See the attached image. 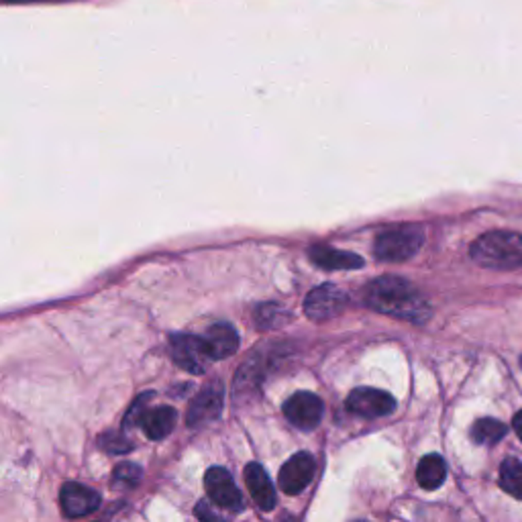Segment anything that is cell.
I'll return each instance as SVG.
<instances>
[{"mask_svg": "<svg viewBox=\"0 0 522 522\" xmlns=\"http://www.w3.org/2000/svg\"><path fill=\"white\" fill-rule=\"evenodd\" d=\"M322 413H325L322 400L312 392H296L284 404V416L300 431H311L319 426Z\"/></svg>", "mask_w": 522, "mask_h": 522, "instance_id": "52a82bcc", "label": "cell"}, {"mask_svg": "<svg viewBox=\"0 0 522 522\" xmlns=\"http://www.w3.org/2000/svg\"><path fill=\"white\" fill-rule=\"evenodd\" d=\"M447 480V463L437 453L424 455L416 467V482L423 490H437Z\"/></svg>", "mask_w": 522, "mask_h": 522, "instance_id": "2e32d148", "label": "cell"}, {"mask_svg": "<svg viewBox=\"0 0 522 522\" xmlns=\"http://www.w3.org/2000/svg\"><path fill=\"white\" fill-rule=\"evenodd\" d=\"M204 349L209 353V359H227L237 353L239 349V335L231 325L227 322H218L212 325L207 333L202 335Z\"/></svg>", "mask_w": 522, "mask_h": 522, "instance_id": "7c38bea8", "label": "cell"}, {"mask_svg": "<svg viewBox=\"0 0 522 522\" xmlns=\"http://www.w3.org/2000/svg\"><path fill=\"white\" fill-rule=\"evenodd\" d=\"M424 244V231L418 225H400L392 227L384 233L378 235L376 245H373V252H376L378 260L389 261V263H398L406 261L410 257H415Z\"/></svg>", "mask_w": 522, "mask_h": 522, "instance_id": "3957f363", "label": "cell"}, {"mask_svg": "<svg viewBox=\"0 0 522 522\" xmlns=\"http://www.w3.org/2000/svg\"><path fill=\"white\" fill-rule=\"evenodd\" d=\"M353 522H365V520H353Z\"/></svg>", "mask_w": 522, "mask_h": 522, "instance_id": "4316f807", "label": "cell"}, {"mask_svg": "<svg viewBox=\"0 0 522 522\" xmlns=\"http://www.w3.org/2000/svg\"><path fill=\"white\" fill-rule=\"evenodd\" d=\"M172 357L175 365L190 373H202L204 362L209 359V353L204 349L202 337L194 335H174L172 337Z\"/></svg>", "mask_w": 522, "mask_h": 522, "instance_id": "8fae6325", "label": "cell"}, {"mask_svg": "<svg viewBox=\"0 0 522 522\" xmlns=\"http://www.w3.org/2000/svg\"><path fill=\"white\" fill-rule=\"evenodd\" d=\"M512 426H514V432H517L518 439L522 441V410H518L517 415H514V421H512Z\"/></svg>", "mask_w": 522, "mask_h": 522, "instance_id": "cb8c5ba5", "label": "cell"}, {"mask_svg": "<svg viewBox=\"0 0 522 522\" xmlns=\"http://www.w3.org/2000/svg\"><path fill=\"white\" fill-rule=\"evenodd\" d=\"M175 423H178V413H175L172 406H156L147 410L141 424L147 439L161 441L170 435Z\"/></svg>", "mask_w": 522, "mask_h": 522, "instance_id": "9a60e30c", "label": "cell"}, {"mask_svg": "<svg viewBox=\"0 0 522 522\" xmlns=\"http://www.w3.org/2000/svg\"><path fill=\"white\" fill-rule=\"evenodd\" d=\"M509 432V426L500 423L498 418H480L472 426V439L477 445H496Z\"/></svg>", "mask_w": 522, "mask_h": 522, "instance_id": "ac0fdd59", "label": "cell"}, {"mask_svg": "<svg viewBox=\"0 0 522 522\" xmlns=\"http://www.w3.org/2000/svg\"><path fill=\"white\" fill-rule=\"evenodd\" d=\"M279 522H296V520H294L292 517H288V514H284L282 520H279Z\"/></svg>", "mask_w": 522, "mask_h": 522, "instance_id": "484cf974", "label": "cell"}, {"mask_svg": "<svg viewBox=\"0 0 522 522\" xmlns=\"http://www.w3.org/2000/svg\"><path fill=\"white\" fill-rule=\"evenodd\" d=\"M253 319H255V325L260 329H279L290 321V314L286 312L279 304L268 303L255 308Z\"/></svg>", "mask_w": 522, "mask_h": 522, "instance_id": "d6986e66", "label": "cell"}, {"mask_svg": "<svg viewBox=\"0 0 522 522\" xmlns=\"http://www.w3.org/2000/svg\"><path fill=\"white\" fill-rule=\"evenodd\" d=\"M347 303V294L337 288L335 284H321L319 288L308 292L304 298V314L316 322L330 321L345 311Z\"/></svg>", "mask_w": 522, "mask_h": 522, "instance_id": "277c9868", "label": "cell"}, {"mask_svg": "<svg viewBox=\"0 0 522 522\" xmlns=\"http://www.w3.org/2000/svg\"><path fill=\"white\" fill-rule=\"evenodd\" d=\"M308 255L314 266L327 271H351L364 268V260L351 252H341V249L329 247V245H314L308 249Z\"/></svg>", "mask_w": 522, "mask_h": 522, "instance_id": "5bb4252c", "label": "cell"}, {"mask_svg": "<svg viewBox=\"0 0 522 522\" xmlns=\"http://www.w3.org/2000/svg\"><path fill=\"white\" fill-rule=\"evenodd\" d=\"M225 402V388L220 381H210V384L202 386L201 392L196 394V398L193 400L186 415L188 426H202L207 423L217 421L220 410H223Z\"/></svg>", "mask_w": 522, "mask_h": 522, "instance_id": "ba28073f", "label": "cell"}, {"mask_svg": "<svg viewBox=\"0 0 522 522\" xmlns=\"http://www.w3.org/2000/svg\"><path fill=\"white\" fill-rule=\"evenodd\" d=\"M194 514H196L198 520H201V522H227L223 517H218L217 510L212 509L207 500L198 502V506L194 509Z\"/></svg>", "mask_w": 522, "mask_h": 522, "instance_id": "603a6c76", "label": "cell"}, {"mask_svg": "<svg viewBox=\"0 0 522 522\" xmlns=\"http://www.w3.org/2000/svg\"><path fill=\"white\" fill-rule=\"evenodd\" d=\"M4 3H60V0H4Z\"/></svg>", "mask_w": 522, "mask_h": 522, "instance_id": "d4e9b609", "label": "cell"}, {"mask_svg": "<svg viewBox=\"0 0 522 522\" xmlns=\"http://www.w3.org/2000/svg\"><path fill=\"white\" fill-rule=\"evenodd\" d=\"M520 365H522V359H520Z\"/></svg>", "mask_w": 522, "mask_h": 522, "instance_id": "83f0119b", "label": "cell"}, {"mask_svg": "<svg viewBox=\"0 0 522 522\" xmlns=\"http://www.w3.org/2000/svg\"><path fill=\"white\" fill-rule=\"evenodd\" d=\"M151 392H145L139 396V398L131 404L129 406V413L124 415V421H123V426L124 429H133V426H137L139 423H143V418L147 415V408H145V404L151 400Z\"/></svg>", "mask_w": 522, "mask_h": 522, "instance_id": "44dd1931", "label": "cell"}, {"mask_svg": "<svg viewBox=\"0 0 522 522\" xmlns=\"http://www.w3.org/2000/svg\"><path fill=\"white\" fill-rule=\"evenodd\" d=\"M204 488H207L210 502L218 506V509L231 512H239L244 509V496H241L233 475L225 467H210L207 475H204Z\"/></svg>", "mask_w": 522, "mask_h": 522, "instance_id": "5b68a950", "label": "cell"}, {"mask_svg": "<svg viewBox=\"0 0 522 522\" xmlns=\"http://www.w3.org/2000/svg\"><path fill=\"white\" fill-rule=\"evenodd\" d=\"M316 472V461L311 453L300 451L284 463L282 469H279V490H284V494L296 496L303 494L308 488V483L312 482Z\"/></svg>", "mask_w": 522, "mask_h": 522, "instance_id": "8992f818", "label": "cell"}, {"mask_svg": "<svg viewBox=\"0 0 522 522\" xmlns=\"http://www.w3.org/2000/svg\"><path fill=\"white\" fill-rule=\"evenodd\" d=\"M245 483L249 488V494H252L253 502L260 506L263 512H270L276 509V490L274 483H271L270 475L266 474L260 463H249L245 467Z\"/></svg>", "mask_w": 522, "mask_h": 522, "instance_id": "4fadbf2b", "label": "cell"}, {"mask_svg": "<svg viewBox=\"0 0 522 522\" xmlns=\"http://www.w3.org/2000/svg\"><path fill=\"white\" fill-rule=\"evenodd\" d=\"M98 443H100L102 449L108 451V453H124V451H129L131 447H133L127 439H123L119 435H102L98 439Z\"/></svg>", "mask_w": 522, "mask_h": 522, "instance_id": "7402d4cb", "label": "cell"}, {"mask_svg": "<svg viewBox=\"0 0 522 522\" xmlns=\"http://www.w3.org/2000/svg\"><path fill=\"white\" fill-rule=\"evenodd\" d=\"M472 260L488 270H520L522 268V233L492 231L474 241Z\"/></svg>", "mask_w": 522, "mask_h": 522, "instance_id": "7a4b0ae2", "label": "cell"}, {"mask_svg": "<svg viewBox=\"0 0 522 522\" xmlns=\"http://www.w3.org/2000/svg\"><path fill=\"white\" fill-rule=\"evenodd\" d=\"M141 480V467L135 466V463H121V466L115 467L113 472V482L121 483V486L133 488Z\"/></svg>", "mask_w": 522, "mask_h": 522, "instance_id": "ffe728a7", "label": "cell"}, {"mask_svg": "<svg viewBox=\"0 0 522 522\" xmlns=\"http://www.w3.org/2000/svg\"><path fill=\"white\" fill-rule=\"evenodd\" d=\"M500 488L512 498L522 500V461L506 458L500 466Z\"/></svg>", "mask_w": 522, "mask_h": 522, "instance_id": "e0dca14e", "label": "cell"}, {"mask_svg": "<svg viewBox=\"0 0 522 522\" xmlns=\"http://www.w3.org/2000/svg\"><path fill=\"white\" fill-rule=\"evenodd\" d=\"M100 502H102V498L98 492H94L88 486H82V483H78V482L64 483V488L60 492L62 512H64V517H68V518L88 517V514L98 510Z\"/></svg>", "mask_w": 522, "mask_h": 522, "instance_id": "30bf717a", "label": "cell"}, {"mask_svg": "<svg viewBox=\"0 0 522 522\" xmlns=\"http://www.w3.org/2000/svg\"><path fill=\"white\" fill-rule=\"evenodd\" d=\"M365 304L372 311L394 319L423 325L431 319V306L413 284L396 276L373 279L365 290Z\"/></svg>", "mask_w": 522, "mask_h": 522, "instance_id": "6da1fadb", "label": "cell"}, {"mask_svg": "<svg viewBox=\"0 0 522 522\" xmlns=\"http://www.w3.org/2000/svg\"><path fill=\"white\" fill-rule=\"evenodd\" d=\"M347 410L365 418H380L394 413L396 400L376 388H357L347 396Z\"/></svg>", "mask_w": 522, "mask_h": 522, "instance_id": "9c48e42d", "label": "cell"}]
</instances>
